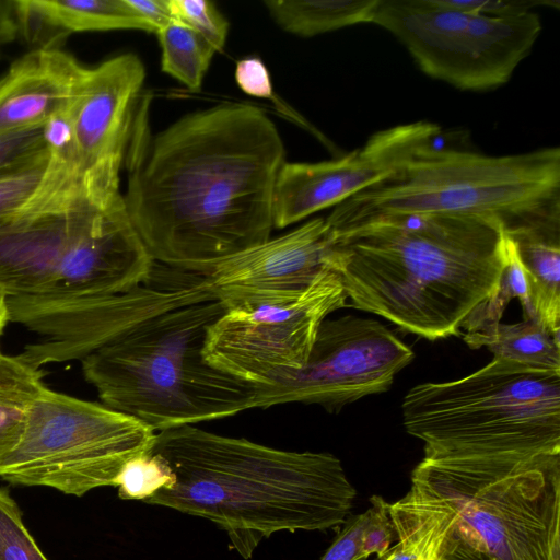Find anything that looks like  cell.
<instances>
[{"label": "cell", "mask_w": 560, "mask_h": 560, "mask_svg": "<svg viewBox=\"0 0 560 560\" xmlns=\"http://www.w3.org/2000/svg\"><path fill=\"white\" fill-rule=\"evenodd\" d=\"M136 114L124 200L154 262L202 273L270 238L285 149L260 108L220 104L154 136Z\"/></svg>", "instance_id": "obj_1"}, {"label": "cell", "mask_w": 560, "mask_h": 560, "mask_svg": "<svg viewBox=\"0 0 560 560\" xmlns=\"http://www.w3.org/2000/svg\"><path fill=\"white\" fill-rule=\"evenodd\" d=\"M325 265L349 306L436 340L460 335L499 287L505 226L468 214H393L331 231Z\"/></svg>", "instance_id": "obj_2"}, {"label": "cell", "mask_w": 560, "mask_h": 560, "mask_svg": "<svg viewBox=\"0 0 560 560\" xmlns=\"http://www.w3.org/2000/svg\"><path fill=\"white\" fill-rule=\"evenodd\" d=\"M150 452L172 482L144 503L212 522L244 559L277 533L339 530L357 495L327 452L279 450L196 425L156 432Z\"/></svg>", "instance_id": "obj_3"}, {"label": "cell", "mask_w": 560, "mask_h": 560, "mask_svg": "<svg viewBox=\"0 0 560 560\" xmlns=\"http://www.w3.org/2000/svg\"><path fill=\"white\" fill-rule=\"evenodd\" d=\"M388 514L409 560H560V455L423 457Z\"/></svg>", "instance_id": "obj_4"}, {"label": "cell", "mask_w": 560, "mask_h": 560, "mask_svg": "<svg viewBox=\"0 0 560 560\" xmlns=\"http://www.w3.org/2000/svg\"><path fill=\"white\" fill-rule=\"evenodd\" d=\"M224 312L214 300L152 316L82 359L84 377L104 406L155 432L252 409L256 386L203 355L208 330Z\"/></svg>", "instance_id": "obj_5"}, {"label": "cell", "mask_w": 560, "mask_h": 560, "mask_svg": "<svg viewBox=\"0 0 560 560\" xmlns=\"http://www.w3.org/2000/svg\"><path fill=\"white\" fill-rule=\"evenodd\" d=\"M493 218L505 230L560 214V149L491 156L432 144L339 205L325 219L341 231L393 214Z\"/></svg>", "instance_id": "obj_6"}, {"label": "cell", "mask_w": 560, "mask_h": 560, "mask_svg": "<svg viewBox=\"0 0 560 560\" xmlns=\"http://www.w3.org/2000/svg\"><path fill=\"white\" fill-rule=\"evenodd\" d=\"M401 409L425 458L560 455V371L493 358L463 378L412 387Z\"/></svg>", "instance_id": "obj_7"}, {"label": "cell", "mask_w": 560, "mask_h": 560, "mask_svg": "<svg viewBox=\"0 0 560 560\" xmlns=\"http://www.w3.org/2000/svg\"><path fill=\"white\" fill-rule=\"evenodd\" d=\"M156 432L103 404L44 387L23 433L0 465L5 481L82 497L116 486L122 467L153 446Z\"/></svg>", "instance_id": "obj_8"}, {"label": "cell", "mask_w": 560, "mask_h": 560, "mask_svg": "<svg viewBox=\"0 0 560 560\" xmlns=\"http://www.w3.org/2000/svg\"><path fill=\"white\" fill-rule=\"evenodd\" d=\"M372 23L397 37L424 73L469 91L504 84L541 31L533 11L488 15L454 0H378Z\"/></svg>", "instance_id": "obj_9"}, {"label": "cell", "mask_w": 560, "mask_h": 560, "mask_svg": "<svg viewBox=\"0 0 560 560\" xmlns=\"http://www.w3.org/2000/svg\"><path fill=\"white\" fill-rule=\"evenodd\" d=\"M205 301H214L205 275L155 262L144 283L124 293L15 296L8 298V308L10 322L39 336L18 355L40 369L82 360L152 316Z\"/></svg>", "instance_id": "obj_10"}, {"label": "cell", "mask_w": 560, "mask_h": 560, "mask_svg": "<svg viewBox=\"0 0 560 560\" xmlns=\"http://www.w3.org/2000/svg\"><path fill=\"white\" fill-rule=\"evenodd\" d=\"M120 196L119 180L51 155L35 194L0 214V292L8 298L51 293L67 253Z\"/></svg>", "instance_id": "obj_11"}, {"label": "cell", "mask_w": 560, "mask_h": 560, "mask_svg": "<svg viewBox=\"0 0 560 560\" xmlns=\"http://www.w3.org/2000/svg\"><path fill=\"white\" fill-rule=\"evenodd\" d=\"M347 301L326 267L294 301L225 310L208 330L203 355L242 382L271 385L304 368L319 325Z\"/></svg>", "instance_id": "obj_12"}, {"label": "cell", "mask_w": 560, "mask_h": 560, "mask_svg": "<svg viewBox=\"0 0 560 560\" xmlns=\"http://www.w3.org/2000/svg\"><path fill=\"white\" fill-rule=\"evenodd\" d=\"M413 358L412 349L375 319L327 317L304 368L271 385L257 386L254 408L303 402L336 412L364 396L388 390Z\"/></svg>", "instance_id": "obj_13"}, {"label": "cell", "mask_w": 560, "mask_h": 560, "mask_svg": "<svg viewBox=\"0 0 560 560\" xmlns=\"http://www.w3.org/2000/svg\"><path fill=\"white\" fill-rule=\"evenodd\" d=\"M441 128L428 121L373 133L359 149L332 161L284 162L273 191V225L287 228L378 182L417 151L432 143Z\"/></svg>", "instance_id": "obj_14"}, {"label": "cell", "mask_w": 560, "mask_h": 560, "mask_svg": "<svg viewBox=\"0 0 560 560\" xmlns=\"http://www.w3.org/2000/svg\"><path fill=\"white\" fill-rule=\"evenodd\" d=\"M331 241L323 218L235 254L202 272L225 310L299 299L326 268Z\"/></svg>", "instance_id": "obj_15"}, {"label": "cell", "mask_w": 560, "mask_h": 560, "mask_svg": "<svg viewBox=\"0 0 560 560\" xmlns=\"http://www.w3.org/2000/svg\"><path fill=\"white\" fill-rule=\"evenodd\" d=\"M144 78V66L135 54L85 68L69 106L77 165L82 172L119 174Z\"/></svg>", "instance_id": "obj_16"}, {"label": "cell", "mask_w": 560, "mask_h": 560, "mask_svg": "<svg viewBox=\"0 0 560 560\" xmlns=\"http://www.w3.org/2000/svg\"><path fill=\"white\" fill-rule=\"evenodd\" d=\"M154 264L121 195L67 253L49 294L101 296L124 293L144 283Z\"/></svg>", "instance_id": "obj_17"}, {"label": "cell", "mask_w": 560, "mask_h": 560, "mask_svg": "<svg viewBox=\"0 0 560 560\" xmlns=\"http://www.w3.org/2000/svg\"><path fill=\"white\" fill-rule=\"evenodd\" d=\"M85 67L60 48L34 49L0 78V133L43 125L73 101Z\"/></svg>", "instance_id": "obj_18"}, {"label": "cell", "mask_w": 560, "mask_h": 560, "mask_svg": "<svg viewBox=\"0 0 560 560\" xmlns=\"http://www.w3.org/2000/svg\"><path fill=\"white\" fill-rule=\"evenodd\" d=\"M525 269L533 315L546 329L560 331V215L505 230Z\"/></svg>", "instance_id": "obj_19"}, {"label": "cell", "mask_w": 560, "mask_h": 560, "mask_svg": "<svg viewBox=\"0 0 560 560\" xmlns=\"http://www.w3.org/2000/svg\"><path fill=\"white\" fill-rule=\"evenodd\" d=\"M272 20L285 32L312 37L372 23L378 0H266Z\"/></svg>", "instance_id": "obj_20"}, {"label": "cell", "mask_w": 560, "mask_h": 560, "mask_svg": "<svg viewBox=\"0 0 560 560\" xmlns=\"http://www.w3.org/2000/svg\"><path fill=\"white\" fill-rule=\"evenodd\" d=\"M472 349L487 347L493 358L537 369L560 371V340L538 320L523 319L515 324L499 323L487 335L464 334Z\"/></svg>", "instance_id": "obj_21"}, {"label": "cell", "mask_w": 560, "mask_h": 560, "mask_svg": "<svg viewBox=\"0 0 560 560\" xmlns=\"http://www.w3.org/2000/svg\"><path fill=\"white\" fill-rule=\"evenodd\" d=\"M43 377L42 369L0 350V465L23 433L28 409L45 387Z\"/></svg>", "instance_id": "obj_22"}, {"label": "cell", "mask_w": 560, "mask_h": 560, "mask_svg": "<svg viewBox=\"0 0 560 560\" xmlns=\"http://www.w3.org/2000/svg\"><path fill=\"white\" fill-rule=\"evenodd\" d=\"M39 4L65 38L72 33L88 31L140 30L154 33L128 0H39Z\"/></svg>", "instance_id": "obj_23"}, {"label": "cell", "mask_w": 560, "mask_h": 560, "mask_svg": "<svg viewBox=\"0 0 560 560\" xmlns=\"http://www.w3.org/2000/svg\"><path fill=\"white\" fill-rule=\"evenodd\" d=\"M161 47V70L199 91L210 62L217 52L200 34L177 20L156 33Z\"/></svg>", "instance_id": "obj_24"}, {"label": "cell", "mask_w": 560, "mask_h": 560, "mask_svg": "<svg viewBox=\"0 0 560 560\" xmlns=\"http://www.w3.org/2000/svg\"><path fill=\"white\" fill-rule=\"evenodd\" d=\"M506 233V232H505ZM506 261L495 292L480 303L465 319L462 328L468 335H487L500 323L502 314L512 299H517L523 310V319L534 318L529 302L528 282L520 260L516 246L506 234Z\"/></svg>", "instance_id": "obj_25"}, {"label": "cell", "mask_w": 560, "mask_h": 560, "mask_svg": "<svg viewBox=\"0 0 560 560\" xmlns=\"http://www.w3.org/2000/svg\"><path fill=\"white\" fill-rule=\"evenodd\" d=\"M171 482L172 474L164 459L149 451L126 463L115 487L120 499L144 502Z\"/></svg>", "instance_id": "obj_26"}, {"label": "cell", "mask_w": 560, "mask_h": 560, "mask_svg": "<svg viewBox=\"0 0 560 560\" xmlns=\"http://www.w3.org/2000/svg\"><path fill=\"white\" fill-rule=\"evenodd\" d=\"M0 560H48L23 523L18 503L0 489Z\"/></svg>", "instance_id": "obj_27"}, {"label": "cell", "mask_w": 560, "mask_h": 560, "mask_svg": "<svg viewBox=\"0 0 560 560\" xmlns=\"http://www.w3.org/2000/svg\"><path fill=\"white\" fill-rule=\"evenodd\" d=\"M172 15L203 38L214 50L221 51L229 34V22L209 0H168Z\"/></svg>", "instance_id": "obj_28"}, {"label": "cell", "mask_w": 560, "mask_h": 560, "mask_svg": "<svg viewBox=\"0 0 560 560\" xmlns=\"http://www.w3.org/2000/svg\"><path fill=\"white\" fill-rule=\"evenodd\" d=\"M48 151L43 125L0 133V176L27 166Z\"/></svg>", "instance_id": "obj_29"}, {"label": "cell", "mask_w": 560, "mask_h": 560, "mask_svg": "<svg viewBox=\"0 0 560 560\" xmlns=\"http://www.w3.org/2000/svg\"><path fill=\"white\" fill-rule=\"evenodd\" d=\"M51 164L48 151L15 172L0 176V214L10 212L30 199L46 178Z\"/></svg>", "instance_id": "obj_30"}, {"label": "cell", "mask_w": 560, "mask_h": 560, "mask_svg": "<svg viewBox=\"0 0 560 560\" xmlns=\"http://www.w3.org/2000/svg\"><path fill=\"white\" fill-rule=\"evenodd\" d=\"M368 509L369 518L363 533V551L366 557L384 556L392 547L394 527L388 514V505L382 497L372 495Z\"/></svg>", "instance_id": "obj_31"}, {"label": "cell", "mask_w": 560, "mask_h": 560, "mask_svg": "<svg viewBox=\"0 0 560 560\" xmlns=\"http://www.w3.org/2000/svg\"><path fill=\"white\" fill-rule=\"evenodd\" d=\"M368 518V510L349 516L320 560H366L363 551V533Z\"/></svg>", "instance_id": "obj_32"}, {"label": "cell", "mask_w": 560, "mask_h": 560, "mask_svg": "<svg viewBox=\"0 0 560 560\" xmlns=\"http://www.w3.org/2000/svg\"><path fill=\"white\" fill-rule=\"evenodd\" d=\"M43 137L52 156L77 165L74 130L69 107L50 116L43 124Z\"/></svg>", "instance_id": "obj_33"}, {"label": "cell", "mask_w": 560, "mask_h": 560, "mask_svg": "<svg viewBox=\"0 0 560 560\" xmlns=\"http://www.w3.org/2000/svg\"><path fill=\"white\" fill-rule=\"evenodd\" d=\"M234 75L238 88L244 93L259 98L272 97L270 73L260 58L247 57L238 60Z\"/></svg>", "instance_id": "obj_34"}, {"label": "cell", "mask_w": 560, "mask_h": 560, "mask_svg": "<svg viewBox=\"0 0 560 560\" xmlns=\"http://www.w3.org/2000/svg\"><path fill=\"white\" fill-rule=\"evenodd\" d=\"M128 3L152 27L154 34L174 20L168 0H128Z\"/></svg>", "instance_id": "obj_35"}, {"label": "cell", "mask_w": 560, "mask_h": 560, "mask_svg": "<svg viewBox=\"0 0 560 560\" xmlns=\"http://www.w3.org/2000/svg\"><path fill=\"white\" fill-rule=\"evenodd\" d=\"M20 35L15 0H0V46Z\"/></svg>", "instance_id": "obj_36"}, {"label": "cell", "mask_w": 560, "mask_h": 560, "mask_svg": "<svg viewBox=\"0 0 560 560\" xmlns=\"http://www.w3.org/2000/svg\"><path fill=\"white\" fill-rule=\"evenodd\" d=\"M9 322L8 296L0 292V336Z\"/></svg>", "instance_id": "obj_37"}, {"label": "cell", "mask_w": 560, "mask_h": 560, "mask_svg": "<svg viewBox=\"0 0 560 560\" xmlns=\"http://www.w3.org/2000/svg\"><path fill=\"white\" fill-rule=\"evenodd\" d=\"M398 552L399 546L396 544L395 546H392L384 556L376 557L374 560H398Z\"/></svg>", "instance_id": "obj_38"}]
</instances>
